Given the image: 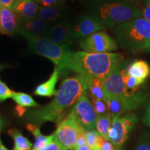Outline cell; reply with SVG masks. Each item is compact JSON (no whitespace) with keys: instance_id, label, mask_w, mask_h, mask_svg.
Returning a JSON list of instances; mask_svg holds the SVG:
<instances>
[{"instance_id":"27","label":"cell","mask_w":150,"mask_h":150,"mask_svg":"<svg viewBox=\"0 0 150 150\" xmlns=\"http://www.w3.org/2000/svg\"><path fill=\"white\" fill-rule=\"evenodd\" d=\"M91 102L93 106L94 109H95V112H96L97 116L108 113L107 110V106H106V102H105L104 100L92 98Z\"/></svg>"},{"instance_id":"16","label":"cell","mask_w":150,"mask_h":150,"mask_svg":"<svg viewBox=\"0 0 150 150\" xmlns=\"http://www.w3.org/2000/svg\"><path fill=\"white\" fill-rule=\"evenodd\" d=\"M59 76L60 72L59 68L57 67H55L53 73L52 74L51 76L49 78V79L37 86L34 91L35 95L38 96L48 97L55 96L58 91L56 90V85L59 81Z\"/></svg>"},{"instance_id":"25","label":"cell","mask_w":150,"mask_h":150,"mask_svg":"<svg viewBox=\"0 0 150 150\" xmlns=\"http://www.w3.org/2000/svg\"><path fill=\"white\" fill-rule=\"evenodd\" d=\"M122 75L125 88H126L127 91L130 93H136L138 88L144 83L143 81L134 77V76L127 74L125 72V70H124V69L122 70Z\"/></svg>"},{"instance_id":"17","label":"cell","mask_w":150,"mask_h":150,"mask_svg":"<svg viewBox=\"0 0 150 150\" xmlns=\"http://www.w3.org/2000/svg\"><path fill=\"white\" fill-rule=\"evenodd\" d=\"M125 72L129 76H134L145 82L150 74V67L146 61L138 60L129 65Z\"/></svg>"},{"instance_id":"41","label":"cell","mask_w":150,"mask_h":150,"mask_svg":"<svg viewBox=\"0 0 150 150\" xmlns=\"http://www.w3.org/2000/svg\"><path fill=\"white\" fill-rule=\"evenodd\" d=\"M123 1H134L136 0H123Z\"/></svg>"},{"instance_id":"32","label":"cell","mask_w":150,"mask_h":150,"mask_svg":"<svg viewBox=\"0 0 150 150\" xmlns=\"http://www.w3.org/2000/svg\"><path fill=\"white\" fill-rule=\"evenodd\" d=\"M38 150H64V149L62 147V146L60 145L59 142L57 141L54 134V138L52 140V141L48 145H47L45 147L41 148V149Z\"/></svg>"},{"instance_id":"29","label":"cell","mask_w":150,"mask_h":150,"mask_svg":"<svg viewBox=\"0 0 150 150\" xmlns=\"http://www.w3.org/2000/svg\"><path fill=\"white\" fill-rule=\"evenodd\" d=\"M97 150H116L115 146L110 140L105 139L102 136H99L97 144Z\"/></svg>"},{"instance_id":"19","label":"cell","mask_w":150,"mask_h":150,"mask_svg":"<svg viewBox=\"0 0 150 150\" xmlns=\"http://www.w3.org/2000/svg\"><path fill=\"white\" fill-rule=\"evenodd\" d=\"M105 102L107 106L108 112L112 116H120L125 112L131 110L127 105L122 101L113 97H105Z\"/></svg>"},{"instance_id":"9","label":"cell","mask_w":150,"mask_h":150,"mask_svg":"<svg viewBox=\"0 0 150 150\" xmlns=\"http://www.w3.org/2000/svg\"><path fill=\"white\" fill-rule=\"evenodd\" d=\"M80 47L89 53H108L118 49L115 39L104 31H97L80 42Z\"/></svg>"},{"instance_id":"39","label":"cell","mask_w":150,"mask_h":150,"mask_svg":"<svg viewBox=\"0 0 150 150\" xmlns=\"http://www.w3.org/2000/svg\"><path fill=\"white\" fill-rule=\"evenodd\" d=\"M0 150H9L7 149L6 147L4 146L2 141H1V138H0Z\"/></svg>"},{"instance_id":"36","label":"cell","mask_w":150,"mask_h":150,"mask_svg":"<svg viewBox=\"0 0 150 150\" xmlns=\"http://www.w3.org/2000/svg\"><path fill=\"white\" fill-rule=\"evenodd\" d=\"M142 16L150 23V2L146 5L145 8L142 13Z\"/></svg>"},{"instance_id":"4","label":"cell","mask_w":150,"mask_h":150,"mask_svg":"<svg viewBox=\"0 0 150 150\" xmlns=\"http://www.w3.org/2000/svg\"><path fill=\"white\" fill-rule=\"evenodd\" d=\"M27 39L29 48L35 53L50 59L59 68V72L70 70L72 52L52 42L45 37L33 36L25 33H19Z\"/></svg>"},{"instance_id":"12","label":"cell","mask_w":150,"mask_h":150,"mask_svg":"<svg viewBox=\"0 0 150 150\" xmlns=\"http://www.w3.org/2000/svg\"><path fill=\"white\" fill-rule=\"evenodd\" d=\"M39 8L33 0H16L12 11L20 22H26L37 18Z\"/></svg>"},{"instance_id":"13","label":"cell","mask_w":150,"mask_h":150,"mask_svg":"<svg viewBox=\"0 0 150 150\" xmlns=\"http://www.w3.org/2000/svg\"><path fill=\"white\" fill-rule=\"evenodd\" d=\"M20 23L18 17L13 11L1 6L0 11V33L9 35L18 33Z\"/></svg>"},{"instance_id":"11","label":"cell","mask_w":150,"mask_h":150,"mask_svg":"<svg viewBox=\"0 0 150 150\" xmlns=\"http://www.w3.org/2000/svg\"><path fill=\"white\" fill-rule=\"evenodd\" d=\"M103 24L94 17L85 16L72 28L73 38L83 40L93 33L105 29Z\"/></svg>"},{"instance_id":"20","label":"cell","mask_w":150,"mask_h":150,"mask_svg":"<svg viewBox=\"0 0 150 150\" xmlns=\"http://www.w3.org/2000/svg\"><path fill=\"white\" fill-rule=\"evenodd\" d=\"M8 134L12 136L14 140L13 150H31L33 144L17 129L9 130Z\"/></svg>"},{"instance_id":"42","label":"cell","mask_w":150,"mask_h":150,"mask_svg":"<svg viewBox=\"0 0 150 150\" xmlns=\"http://www.w3.org/2000/svg\"><path fill=\"white\" fill-rule=\"evenodd\" d=\"M1 5L0 4V11H1Z\"/></svg>"},{"instance_id":"28","label":"cell","mask_w":150,"mask_h":150,"mask_svg":"<svg viewBox=\"0 0 150 150\" xmlns=\"http://www.w3.org/2000/svg\"><path fill=\"white\" fill-rule=\"evenodd\" d=\"M14 93V91H11L6 84L0 80V103L9 98H12Z\"/></svg>"},{"instance_id":"24","label":"cell","mask_w":150,"mask_h":150,"mask_svg":"<svg viewBox=\"0 0 150 150\" xmlns=\"http://www.w3.org/2000/svg\"><path fill=\"white\" fill-rule=\"evenodd\" d=\"M13 100L16 102L20 108H37L39 104L35 102L31 95L24 93H16L12 97Z\"/></svg>"},{"instance_id":"2","label":"cell","mask_w":150,"mask_h":150,"mask_svg":"<svg viewBox=\"0 0 150 150\" xmlns=\"http://www.w3.org/2000/svg\"><path fill=\"white\" fill-rule=\"evenodd\" d=\"M121 54L108 53H89L83 51L72 52L70 70L79 76L91 80L99 78L106 80L122 61Z\"/></svg>"},{"instance_id":"6","label":"cell","mask_w":150,"mask_h":150,"mask_svg":"<svg viewBox=\"0 0 150 150\" xmlns=\"http://www.w3.org/2000/svg\"><path fill=\"white\" fill-rule=\"evenodd\" d=\"M122 70L118 65L106 79L103 89L104 98L108 96L115 97L125 102L130 110H134L143 102L145 97L142 93L132 94L127 91L124 84Z\"/></svg>"},{"instance_id":"22","label":"cell","mask_w":150,"mask_h":150,"mask_svg":"<svg viewBox=\"0 0 150 150\" xmlns=\"http://www.w3.org/2000/svg\"><path fill=\"white\" fill-rule=\"evenodd\" d=\"M105 80L99 78H93L90 81L88 86V91L92 98L104 100V86ZM105 101V100H104Z\"/></svg>"},{"instance_id":"31","label":"cell","mask_w":150,"mask_h":150,"mask_svg":"<svg viewBox=\"0 0 150 150\" xmlns=\"http://www.w3.org/2000/svg\"><path fill=\"white\" fill-rule=\"evenodd\" d=\"M135 150H150V134L144 135Z\"/></svg>"},{"instance_id":"35","label":"cell","mask_w":150,"mask_h":150,"mask_svg":"<svg viewBox=\"0 0 150 150\" xmlns=\"http://www.w3.org/2000/svg\"><path fill=\"white\" fill-rule=\"evenodd\" d=\"M142 120H143V122L145 123L146 125H147L148 127H150V101L149 104H148L147 108V109H146L145 116H144Z\"/></svg>"},{"instance_id":"10","label":"cell","mask_w":150,"mask_h":150,"mask_svg":"<svg viewBox=\"0 0 150 150\" xmlns=\"http://www.w3.org/2000/svg\"><path fill=\"white\" fill-rule=\"evenodd\" d=\"M72 111L79 124L86 130H95L97 115L92 102L87 96V91L84 92L79 99L73 106Z\"/></svg>"},{"instance_id":"1","label":"cell","mask_w":150,"mask_h":150,"mask_svg":"<svg viewBox=\"0 0 150 150\" xmlns=\"http://www.w3.org/2000/svg\"><path fill=\"white\" fill-rule=\"evenodd\" d=\"M90 81L79 75L65 79L51 102L29 110L27 119L38 127L47 122H61L66 110L76 104L82 94L88 91Z\"/></svg>"},{"instance_id":"18","label":"cell","mask_w":150,"mask_h":150,"mask_svg":"<svg viewBox=\"0 0 150 150\" xmlns=\"http://www.w3.org/2000/svg\"><path fill=\"white\" fill-rule=\"evenodd\" d=\"M27 129L35 137V144L31 150H38L48 145L54 138V134L50 136H44L41 134L40 127L33 124H28Z\"/></svg>"},{"instance_id":"3","label":"cell","mask_w":150,"mask_h":150,"mask_svg":"<svg viewBox=\"0 0 150 150\" xmlns=\"http://www.w3.org/2000/svg\"><path fill=\"white\" fill-rule=\"evenodd\" d=\"M113 33L120 45L129 51L140 52L150 45V23L142 17L117 26Z\"/></svg>"},{"instance_id":"40","label":"cell","mask_w":150,"mask_h":150,"mask_svg":"<svg viewBox=\"0 0 150 150\" xmlns=\"http://www.w3.org/2000/svg\"><path fill=\"white\" fill-rule=\"evenodd\" d=\"M149 2H150V0H146V1H145V4L147 5V4H149Z\"/></svg>"},{"instance_id":"15","label":"cell","mask_w":150,"mask_h":150,"mask_svg":"<svg viewBox=\"0 0 150 150\" xmlns=\"http://www.w3.org/2000/svg\"><path fill=\"white\" fill-rule=\"evenodd\" d=\"M45 38L55 44L64 46L73 39L72 28L66 24H60L50 28Z\"/></svg>"},{"instance_id":"26","label":"cell","mask_w":150,"mask_h":150,"mask_svg":"<svg viewBox=\"0 0 150 150\" xmlns=\"http://www.w3.org/2000/svg\"><path fill=\"white\" fill-rule=\"evenodd\" d=\"M100 134L96 130H86V143L92 150H97V144Z\"/></svg>"},{"instance_id":"33","label":"cell","mask_w":150,"mask_h":150,"mask_svg":"<svg viewBox=\"0 0 150 150\" xmlns=\"http://www.w3.org/2000/svg\"><path fill=\"white\" fill-rule=\"evenodd\" d=\"M85 131H86V129H83V131H81L79 134L77 139H76V147H75V148L81 147V146L86 145V138H85Z\"/></svg>"},{"instance_id":"5","label":"cell","mask_w":150,"mask_h":150,"mask_svg":"<svg viewBox=\"0 0 150 150\" xmlns=\"http://www.w3.org/2000/svg\"><path fill=\"white\" fill-rule=\"evenodd\" d=\"M142 12L138 7L128 2L106 3L97 9L95 18L105 27H116L120 24L140 18Z\"/></svg>"},{"instance_id":"38","label":"cell","mask_w":150,"mask_h":150,"mask_svg":"<svg viewBox=\"0 0 150 150\" xmlns=\"http://www.w3.org/2000/svg\"><path fill=\"white\" fill-rule=\"evenodd\" d=\"M4 126V120L3 118L0 116V132L2 130Z\"/></svg>"},{"instance_id":"34","label":"cell","mask_w":150,"mask_h":150,"mask_svg":"<svg viewBox=\"0 0 150 150\" xmlns=\"http://www.w3.org/2000/svg\"><path fill=\"white\" fill-rule=\"evenodd\" d=\"M16 1V0H0V4L1 5V6L12 10Z\"/></svg>"},{"instance_id":"14","label":"cell","mask_w":150,"mask_h":150,"mask_svg":"<svg viewBox=\"0 0 150 150\" xmlns=\"http://www.w3.org/2000/svg\"><path fill=\"white\" fill-rule=\"evenodd\" d=\"M50 30L48 22L38 17L26 22H20L18 33H25L33 36L45 37Z\"/></svg>"},{"instance_id":"23","label":"cell","mask_w":150,"mask_h":150,"mask_svg":"<svg viewBox=\"0 0 150 150\" xmlns=\"http://www.w3.org/2000/svg\"><path fill=\"white\" fill-rule=\"evenodd\" d=\"M112 122V116L109 113L98 115L96 122V131L105 139L108 140L107 135Z\"/></svg>"},{"instance_id":"7","label":"cell","mask_w":150,"mask_h":150,"mask_svg":"<svg viewBox=\"0 0 150 150\" xmlns=\"http://www.w3.org/2000/svg\"><path fill=\"white\" fill-rule=\"evenodd\" d=\"M136 122V116L134 113L127 114L123 117L112 116L107 138L113 144L116 150H122L123 146Z\"/></svg>"},{"instance_id":"8","label":"cell","mask_w":150,"mask_h":150,"mask_svg":"<svg viewBox=\"0 0 150 150\" xmlns=\"http://www.w3.org/2000/svg\"><path fill=\"white\" fill-rule=\"evenodd\" d=\"M83 128L79 124L71 110L66 117L59 123L54 137L64 150H73L76 147L78 135Z\"/></svg>"},{"instance_id":"37","label":"cell","mask_w":150,"mask_h":150,"mask_svg":"<svg viewBox=\"0 0 150 150\" xmlns=\"http://www.w3.org/2000/svg\"><path fill=\"white\" fill-rule=\"evenodd\" d=\"M74 150H92V149L86 144V145L81 146V147L75 148Z\"/></svg>"},{"instance_id":"30","label":"cell","mask_w":150,"mask_h":150,"mask_svg":"<svg viewBox=\"0 0 150 150\" xmlns=\"http://www.w3.org/2000/svg\"><path fill=\"white\" fill-rule=\"evenodd\" d=\"M41 7H59L63 4V0H33Z\"/></svg>"},{"instance_id":"21","label":"cell","mask_w":150,"mask_h":150,"mask_svg":"<svg viewBox=\"0 0 150 150\" xmlns=\"http://www.w3.org/2000/svg\"><path fill=\"white\" fill-rule=\"evenodd\" d=\"M63 11L59 7H41L39 8L38 17L47 22L59 20L63 16Z\"/></svg>"}]
</instances>
